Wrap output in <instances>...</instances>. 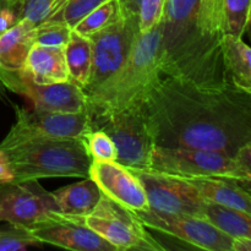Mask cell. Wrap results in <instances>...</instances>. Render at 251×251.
<instances>
[{
	"mask_svg": "<svg viewBox=\"0 0 251 251\" xmlns=\"http://www.w3.org/2000/svg\"><path fill=\"white\" fill-rule=\"evenodd\" d=\"M91 161H115L117 147L113 140L100 129H88L80 137Z\"/></svg>",
	"mask_w": 251,
	"mask_h": 251,
	"instance_id": "26",
	"label": "cell"
},
{
	"mask_svg": "<svg viewBox=\"0 0 251 251\" xmlns=\"http://www.w3.org/2000/svg\"><path fill=\"white\" fill-rule=\"evenodd\" d=\"M42 245L43 243L26 226L6 223L0 227V251H20Z\"/></svg>",
	"mask_w": 251,
	"mask_h": 251,
	"instance_id": "25",
	"label": "cell"
},
{
	"mask_svg": "<svg viewBox=\"0 0 251 251\" xmlns=\"http://www.w3.org/2000/svg\"><path fill=\"white\" fill-rule=\"evenodd\" d=\"M166 0H141L137 14L139 31L141 33L150 31L161 22Z\"/></svg>",
	"mask_w": 251,
	"mask_h": 251,
	"instance_id": "29",
	"label": "cell"
},
{
	"mask_svg": "<svg viewBox=\"0 0 251 251\" xmlns=\"http://www.w3.org/2000/svg\"><path fill=\"white\" fill-rule=\"evenodd\" d=\"M73 28L65 22L46 20L37 26L34 44L43 47H65Z\"/></svg>",
	"mask_w": 251,
	"mask_h": 251,
	"instance_id": "27",
	"label": "cell"
},
{
	"mask_svg": "<svg viewBox=\"0 0 251 251\" xmlns=\"http://www.w3.org/2000/svg\"><path fill=\"white\" fill-rule=\"evenodd\" d=\"M19 21V9L17 7H4L0 10V34L14 26Z\"/></svg>",
	"mask_w": 251,
	"mask_h": 251,
	"instance_id": "32",
	"label": "cell"
},
{
	"mask_svg": "<svg viewBox=\"0 0 251 251\" xmlns=\"http://www.w3.org/2000/svg\"><path fill=\"white\" fill-rule=\"evenodd\" d=\"M161 22L140 32L126 60L100 85L86 93L91 127L109 115L144 102L161 77Z\"/></svg>",
	"mask_w": 251,
	"mask_h": 251,
	"instance_id": "2",
	"label": "cell"
},
{
	"mask_svg": "<svg viewBox=\"0 0 251 251\" xmlns=\"http://www.w3.org/2000/svg\"><path fill=\"white\" fill-rule=\"evenodd\" d=\"M137 19H119L90 37L92 69L85 95L107 80L126 60L139 36Z\"/></svg>",
	"mask_w": 251,
	"mask_h": 251,
	"instance_id": "9",
	"label": "cell"
},
{
	"mask_svg": "<svg viewBox=\"0 0 251 251\" xmlns=\"http://www.w3.org/2000/svg\"><path fill=\"white\" fill-rule=\"evenodd\" d=\"M15 181L42 178H88L91 158L80 139L42 140L4 149Z\"/></svg>",
	"mask_w": 251,
	"mask_h": 251,
	"instance_id": "3",
	"label": "cell"
},
{
	"mask_svg": "<svg viewBox=\"0 0 251 251\" xmlns=\"http://www.w3.org/2000/svg\"><path fill=\"white\" fill-rule=\"evenodd\" d=\"M15 181L14 172L7 152L4 149H0V186Z\"/></svg>",
	"mask_w": 251,
	"mask_h": 251,
	"instance_id": "31",
	"label": "cell"
},
{
	"mask_svg": "<svg viewBox=\"0 0 251 251\" xmlns=\"http://www.w3.org/2000/svg\"><path fill=\"white\" fill-rule=\"evenodd\" d=\"M122 16L119 0H107L86 15L73 28L80 36L90 38L92 34L112 25Z\"/></svg>",
	"mask_w": 251,
	"mask_h": 251,
	"instance_id": "23",
	"label": "cell"
},
{
	"mask_svg": "<svg viewBox=\"0 0 251 251\" xmlns=\"http://www.w3.org/2000/svg\"><path fill=\"white\" fill-rule=\"evenodd\" d=\"M135 213L149 229L176 238L196 249L207 251L232 249L233 238L201 217L184 213L157 212L151 208Z\"/></svg>",
	"mask_w": 251,
	"mask_h": 251,
	"instance_id": "10",
	"label": "cell"
},
{
	"mask_svg": "<svg viewBox=\"0 0 251 251\" xmlns=\"http://www.w3.org/2000/svg\"><path fill=\"white\" fill-rule=\"evenodd\" d=\"M142 107L158 146L235 154L251 144V93L228 83L161 76Z\"/></svg>",
	"mask_w": 251,
	"mask_h": 251,
	"instance_id": "1",
	"label": "cell"
},
{
	"mask_svg": "<svg viewBox=\"0 0 251 251\" xmlns=\"http://www.w3.org/2000/svg\"><path fill=\"white\" fill-rule=\"evenodd\" d=\"M202 218L230 238H251V215L205 201Z\"/></svg>",
	"mask_w": 251,
	"mask_h": 251,
	"instance_id": "21",
	"label": "cell"
},
{
	"mask_svg": "<svg viewBox=\"0 0 251 251\" xmlns=\"http://www.w3.org/2000/svg\"><path fill=\"white\" fill-rule=\"evenodd\" d=\"M88 178L97 184L103 195L134 212L150 208L146 191L139 178L115 161H92Z\"/></svg>",
	"mask_w": 251,
	"mask_h": 251,
	"instance_id": "15",
	"label": "cell"
},
{
	"mask_svg": "<svg viewBox=\"0 0 251 251\" xmlns=\"http://www.w3.org/2000/svg\"><path fill=\"white\" fill-rule=\"evenodd\" d=\"M141 0H119L122 16L127 19H137Z\"/></svg>",
	"mask_w": 251,
	"mask_h": 251,
	"instance_id": "33",
	"label": "cell"
},
{
	"mask_svg": "<svg viewBox=\"0 0 251 251\" xmlns=\"http://www.w3.org/2000/svg\"><path fill=\"white\" fill-rule=\"evenodd\" d=\"M28 228L43 244L74 251H118L92 229L58 212Z\"/></svg>",
	"mask_w": 251,
	"mask_h": 251,
	"instance_id": "14",
	"label": "cell"
},
{
	"mask_svg": "<svg viewBox=\"0 0 251 251\" xmlns=\"http://www.w3.org/2000/svg\"><path fill=\"white\" fill-rule=\"evenodd\" d=\"M201 0H166L161 20V76L193 80Z\"/></svg>",
	"mask_w": 251,
	"mask_h": 251,
	"instance_id": "5",
	"label": "cell"
},
{
	"mask_svg": "<svg viewBox=\"0 0 251 251\" xmlns=\"http://www.w3.org/2000/svg\"><path fill=\"white\" fill-rule=\"evenodd\" d=\"M58 213L71 217L88 215L102 198L100 188L91 178L53 191Z\"/></svg>",
	"mask_w": 251,
	"mask_h": 251,
	"instance_id": "20",
	"label": "cell"
},
{
	"mask_svg": "<svg viewBox=\"0 0 251 251\" xmlns=\"http://www.w3.org/2000/svg\"><path fill=\"white\" fill-rule=\"evenodd\" d=\"M58 212L53 194L38 180L12 181L0 186V222L26 227Z\"/></svg>",
	"mask_w": 251,
	"mask_h": 251,
	"instance_id": "13",
	"label": "cell"
},
{
	"mask_svg": "<svg viewBox=\"0 0 251 251\" xmlns=\"http://www.w3.org/2000/svg\"><path fill=\"white\" fill-rule=\"evenodd\" d=\"M223 71L230 85L251 93V50L243 37L223 34L221 41Z\"/></svg>",
	"mask_w": 251,
	"mask_h": 251,
	"instance_id": "19",
	"label": "cell"
},
{
	"mask_svg": "<svg viewBox=\"0 0 251 251\" xmlns=\"http://www.w3.org/2000/svg\"><path fill=\"white\" fill-rule=\"evenodd\" d=\"M7 6H9V4H7V0H0V10L4 9V7H7Z\"/></svg>",
	"mask_w": 251,
	"mask_h": 251,
	"instance_id": "37",
	"label": "cell"
},
{
	"mask_svg": "<svg viewBox=\"0 0 251 251\" xmlns=\"http://www.w3.org/2000/svg\"><path fill=\"white\" fill-rule=\"evenodd\" d=\"M65 216V215H64ZM68 217L97 233L118 251H163L164 247L149 232L136 213L102 194L100 202L88 215Z\"/></svg>",
	"mask_w": 251,
	"mask_h": 251,
	"instance_id": "6",
	"label": "cell"
},
{
	"mask_svg": "<svg viewBox=\"0 0 251 251\" xmlns=\"http://www.w3.org/2000/svg\"><path fill=\"white\" fill-rule=\"evenodd\" d=\"M0 83L7 90L24 96L34 109L53 113L85 112V92L70 80L51 85H37L20 70L0 69Z\"/></svg>",
	"mask_w": 251,
	"mask_h": 251,
	"instance_id": "12",
	"label": "cell"
},
{
	"mask_svg": "<svg viewBox=\"0 0 251 251\" xmlns=\"http://www.w3.org/2000/svg\"><path fill=\"white\" fill-rule=\"evenodd\" d=\"M69 80L85 90L88 85L92 69V50L90 39L71 32L68 43L64 47Z\"/></svg>",
	"mask_w": 251,
	"mask_h": 251,
	"instance_id": "22",
	"label": "cell"
},
{
	"mask_svg": "<svg viewBox=\"0 0 251 251\" xmlns=\"http://www.w3.org/2000/svg\"><path fill=\"white\" fill-rule=\"evenodd\" d=\"M21 1L22 0H7V4H9V6L17 7V9H19V5Z\"/></svg>",
	"mask_w": 251,
	"mask_h": 251,
	"instance_id": "36",
	"label": "cell"
},
{
	"mask_svg": "<svg viewBox=\"0 0 251 251\" xmlns=\"http://www.w3.org/2000/svg\"><path fill=\"white\" fill-rule=\"evenodd\" d=\"M65 1H66V0H55V2H54V5H53V10H51V14H54V12H55L56 10L60 9V7L63 6V4ZM50 15H49V16H50Z\"/></svg>",
	"mask_w": 251,
	"mask_h": 251,
	"instance_id": "35",
	"label": "cell"
},
{
	"mask_svg": "<svg viewBox=\"0 0 251 251\" xmlns=\"http://www.w3.org/2000/svg\"><path fill=\"white\" fill-rule=\"evenodd\" d=\"M55 0H22L19 5V20L26 19L38 26L51 14Z\"/></svg>",
	"mask_w": 251,
	"mask_h": 251,
	"instance_id": "30",
	"label": "cell"
},
{
	"mask_svg": "<svg viewBox=\"0 0 251 251\" xmlns=\"http://www.w3.org/2000/svg\"><path fill=\"white\" fill-rule=\"evenodd\" d=\"M104 1L107 0H66L63 6L51 14L47 20L63 21L69 27L74 28L86 15L90 14L92 10Z\"/></svg>",
	"mask_w": 251,
	"mask_h": 251,
	"instance_id": "28",
	"label": "cell"
},
{
	"mask_svg": "<svg viewBox=\"0 0 251 251\" xmlns=\"http://www.w3.org/2000/svg\"><path fill=\"white\" fill-rule=\"evenodd\" d=\"M117 147L115 162L129 169H150L152 150L156 146L147 124L142 103L109 115L96 123Z\"/></svg>",
	"mask_w": 251,
	"mask_h": 251,
	"instance_id": "7",
	"label": "cell"
},
{
	"mask_svg": "<svg viewBox=\"0 0 251 251\" xmlns=\"http://www.w3.org/2000/svg\"><path fill=\"white\" fill-rule=\"evenodd\" d=\"M37 85H51L69 80L64 47H43L34 44L21 70Z\"/></svg>",
	"mask_w": 251,
	"mask_h": 251,
	"instance_id": "17",
	"label": "cell"
},
{
	"mask_svg": "<svg viewBox=\"0 0 251 251\" xmlns=\"http://www.w3.org/2000/svg\"><path fill=\"white\" fill-rule=\"evenodd\" d=\"M37 25L21 19L7 31L0 34V69L21 70L27 55L34 46Z\"/></svg>",
	"mask_w": 251,
	"mask_h": 251,
	"instance_id": "18",
	"label": "cell"
},
{
	"mask_svg": "<svg viewBox=\"0 0 251 251\" xmlns=\"http://www.w3.org/2000/svg\"><path fill=\"white\" fill-rule=\"evenodd\" d=\"M130 171L141 181L151 210L164 213H184L202 218L206 200L184 178L151 169Z\"/></svg>",
	"mask_w": 251,
	"mask_h": 251,
	"instance_id": "11",
	"label": "cell"
},
{
	"mask_svg": "<svg viewBox=\"0 0 251 251\" xmlns=\"http://www.w3.org/2000/svg\"><path fill=\"white\" fill-rule=\"evenodd\" d=\"M250 24V0H223L225 34L243 37Z\"/></svg>",
	"mask_w": 251,
	"mask_h": 251,
	"instance_id": "24",
	"label": "cell"
},
{
	"mask_svg": "<svg viewBox=\"0 0 251 251\" xmlns=\"http://www.w3.org/2000/svg\"><path fill=\"white\" fill-rule=\"evenodd\" d=\"M184 179L191 184L206 201L228 206L251 215L250 184L225 176H193Z\"/></svg>",
	"mask_w": 251,
	"mask_h": 251,
	"instance_id": "16",
	"label": "cell"
},
{
	"mask_svg": "<svg viewBox=\"0 0 251 251\" xmlns=\"http://www.w3.org/2000/svg\"><path fill=\"white\" fill-rule=\"evenodd\" d=\"M15 112L16 122L0 142V149L42 140L80 139L91 129L86 112L53 113L20 107H15Z\"/></svg>",
	"mask_w": 251,
	"mask_h": 251,
	"instance_id": "8",
	"label": "cell"
},
{
	"mask_svg": "<svg viewBox=\"0 0 251 251\" xmlns=\"http://www.w3.org/2000/svg\"><path fill=\"white\" fill-rule=\"evenodd\" d=\"M230 251H251V238H233Z\"/></svg>",
	"mask_w": 251,
	"mask_h": 251,
	"instance_id": "34",
	"label": "cell"
},
{
	"mask_svg": "<svg viewBox=\"0 0 251 251\" xmlns=\"http://www.w3.org/2000/svg\"><path fill=\"white\" fill-rule=\"evenodd\" d=\"M150 169L183 178L225 176L250 184L251 144L243 146L235 154L156 145L152 150Z\"/></svg>",
	"mask_w": 251,
	"mask_h": 251,
	"instance_id": "4",
	"label": "cell"
}]
</instances>
